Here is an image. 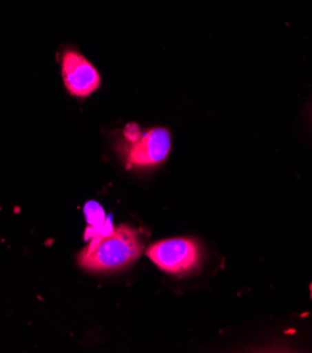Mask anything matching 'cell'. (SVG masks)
Returning <instances> with one entry per match:
<instances>
[{
    "label": "cell",
    "instance_id": "cell-1",
    "mask_svg": "<svg viewBox=\"0 0 312 353\" xmlns=\"http://www.w3.org/2000/svg\"><path fill=\"white\" fill-rule=\"evenodd\" d=\"M144 252L138 232L120 225L112 232L89 239V243L78 255L81 268L89 272H113L135 263Z\"/></svg>",
    "mask_w": 312,
    "mask_h": 353
},
{
    "label": "cell",
    "instance_id": "cell-2",
    "mask_svg": "<svg viewBox=\"0 0 312 353\" xmlns=\"http://www.w3.org/2000/svg\"><path fill=\"white\" fill-rule=\"evenodd\" d=\"M171 135L163 127L141 131L135 123L125 125L117 151L128 169H151L169 157Z\"/></svg>",
    "mask_w": 312,
    "mask_h": 353
},
{
    "label": "cell",
    "instance_id": "cell-3",
    "mask_svg": "<svg viewBox=\"0 0 312 353\" xmlns=\"http://www.w3.org/2000/svg\"><path fill=\"white\" fill-rule=\"evenodd\" d=\"M148 258L163 272L183 276L196 270L201 263V250L196 239L169 238L151 245Z\"/></svg>",
    "mask_w": 312,
    "mask_h": 353
},
{
    "label": "cell",
    "instance_id": "cell-4",
    "mask_svg": "<svg viewBox=\"0 0 312 353\" xmlns=\"http://www.w3.org/2000/svg\"><path fill=\"white\" fill-rule=\"evenodd\" d=\"M61 72L66 92L74 97L86 99L101 86V77L97 68L75 48L63 51Z\"/></svg>",
    "mask_w": 312,
    "mask_h": 353
},
{
    "label": "cell",
    "instance_id": "cell-5",
    "mask_svg": "<svg viewBox=\"0 0 312 353\" xmlns=\"http://www.w3.org/2000/svg\"><path fill=\"white\" fill-rule=\"evenodd\" d=\"M85 216L87 221V228L85 231V238L89 241L96 236L106 235L113 231V220L104 214L103 207L96 201H89L85 205Z\"/></svg>",
    "mask_w": 312,
    "mask_h": 353
}]
</instances>
